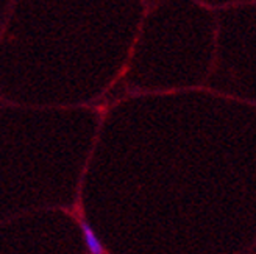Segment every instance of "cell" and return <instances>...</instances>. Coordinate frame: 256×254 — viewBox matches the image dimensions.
<instances>
[{"mask_svg":"<svg viewBox=\"0 0 256 254\" xmlns=\"http://www.w3.org/2000/svg\"><path fill=\"white\" fill-rule=\"evenodd\" d=\"M82 233H83L84 244L88 250L91 251V254H104V247H102L100 240L97 239L94 230L88 222H82Z\"/></svg>","mask_w":256,"mask_h":254,"instance_id":"obj_1","label":"cell"}]
</instances>
